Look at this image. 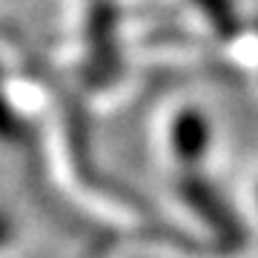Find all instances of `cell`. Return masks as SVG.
<instances>
[{
  "instance_id": "obj_1",
  "label": "cell",
  "mask_w": 258,
  "mask_h": 258,
  "mask_svg": "<svg viewBox=\"0 0 258 258\" xmlns=\"http://www.w3.org/2000/svg\"><path fill=\"white\" fill-rule=\"evenodd\" d=\"M178 192L189 204V210L201 218L207 227H212L215 232V244L218 249H224V255L238 252L247 241V227L241 221V215L230 207V201L221 195V189L215 184H210L204 175L189 172L178 181Z\"/></svg>"
},
{
  "instance_id": "obj_5",
  "label": "cell",
  "mask_w": 258,
  "mask_h": 258,
  "mask_svg": "<svg viewBox=\"0 0 258 258\" xmlns=\"http://www.w3.org/2000/svg\"><path fill=\"white\" fill-rule=\"evenodd\" d=\"M23 120H20L18 109L6 101V95H0V141H20L23 138Z\"/></svg>"
},
{
  "instance_id": "obj_6",
  "label": "cell",
  "mask_w": 258,
  "mask_h": 258,
  "mask_svg": "<svg viewBox=\"0 0 258 258\" xmlns=\"http://www.w3.org/2000/svg\"><path fill=\"white\" fill-rule=\"evenodd\" d=\"M12 238H15V221H12L9 212L0 210V247H3V244H9Z\"/></svg>"
},
{
  "instance_id": "obj_3",
  "label": "cell",
  "mask_w": 258,
  "mask_h": 258,
  "mask_svg": "<svg viewBox=\"0 0 258 258\" xmlns=\"http://www.w3.org/2000/svg\"><path fill=\"white\" fill-rule=\"evenodd\" d=\"M212 129L201 109H184L172 123V149L181 158V164H198L204 152L210 149Z\"/></svg>"
},
{
  "instance_id": "obj_4",
  "label": "cell",
  "mask_w": 258,
  "mask_h": 258,
  "mask_svg": "<svg viewBox=\"0 0 258 258\" xmlns=\"http://www.w3.org/2000/svg\"><path fill=\"white\" fill-rule=\"evenodd\" d=\"M192 3L221 40H235L244 32V18L235 0H192Z\"/></svg>"
},
{
  "instance_id": "obj_2",
  "label": "cell",
  "mask_w": 258,
  "mask_h": 258,
  "mask_svg": "<svg viewBox=\"0 0 258 258\" xmlns=\"http://www.w3.org/2000/svg\"><path fill=\"white\" fill-rule=\"evenodd\" d=\"M118 18L120 12L112 0H95L89 6V18H86V43H89L86 78L95 86L109 83L118 75Z\"/></svg>"
}]
</instances>
